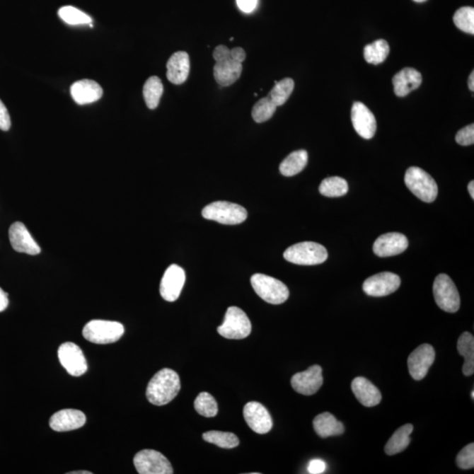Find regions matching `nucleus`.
Instances as JSON below:
<instances>
[{
  "instance_id": "43",
  "label": "nucleus",
  "mask_w": 474,
  "mask_h": 474,
  "mask_svg": "<svg viewBox=\"0 0 474 474\" xmlns=\"http://www.w3.org/2000/svg\"><path fill=\"white\" fill-rule=\"evenodd\" d=\"M237 6L244 13H251L256 8L258 0H236Z\"/></svg>"
},
{
  "instance_id": "23",
  "label": "nucleus",
  "mask_w": 474,
  "mask_h": 474,
  "mask_svg": "<svg viewBox=\"0 0 474 474\" xmlns=\"http://www.w3.org/2000/svg\"><path fill=\"white\" fill-rule=\"evenodd\" d=\"M422 76L420 72L413 68H405L393 76V85L398 97L407 96L412 91L417 90L422 85Z\"/></svg>"
},
{
  "instance_id": "41",
  "label": "nucleus",
  "mask_w": 474,
  "mask_h": 474,
  "mask_svg": "<svg viewBox=\"0 0 474 474\" xmlns=\"http://www.w3.org/2000/svg\"><path fill=\"white\" fill-rule=\"evenodd\" d=\"M215 62L224 61L231 58V50L227 46L219 45L215 47L213 53Z\"/></svg>"
},
{
  "instance_id": "38",
  "label": "nucleus",
  "mask_w": 474,
  "mask_h": 474,
  "mask_svg": "<svg viewBox=\"0 0 474 474\" xmlns=\"http://www.w3.org/2000/svg\"><path fill=\"white\" fill-rule=\"evenodd\" d=\"M459 468L468 470L474 468V444H470L459 452L457 457Z\"/></svg>"
},
{
  "instance_id": "26",
  "label": "nucleus",
  "mask_w": 474,
  "mask_h": 474,
  "mask_svg": "<svg viewBox=\"0 0 474 474\" xmlns=\"http://www.w3.org/2000/svg\"><path fill=\"white\" fill-rule=\"evenodd\" d=\"M414 427L412 424H406L397 429L386 444V453L392 456L406 450L410 446V435Z\"/></svg>"
},
{
  "instance_id": "12",
  "label": "nucleus",
  "mask_w": 474,
  "mask_h": 474,
  "mask_svg": "<svg viewBox=\"0 0 474 474\" xmlns=\"http://www.w3.org/2000/svg\"><path fill=\"white\" fill-rule=\"evenodd\" d=\"M435 359V349L432 345L424 344L419 346L407 359V366L411 377L415 381H422L424 378Z\"/></svg>"
},
{
  "instance_id": "49",
  "label": "nucleus",
  "mask_w": 474,
  "mask_h": 474,
  "mask_svg": "<svg viewBox=\"0 0 474 474\" xmlns=\"http://www.w3.org/2000/svg\"><path fill=\"white\" fill-rule=\"evenodd\" d=\"M415 2L422 3L427 1V0H414Z\"/></svg>"
},
{
  "instance_id": "19",
  "label": "nucleus",
  "mask_w": 474,
  "mask_h": 474,
  "mask_svg": "<svg viewBox=\"0 0 474 474\" xmlns=\"http://www.w3.org/2000/svg\"><path fill=\"white\" fill-rule=\"evenodd\" d=\"M86 422V415L82 411L69 408L54 413L50 418V426L54 432H64L80 429Z\"/></svg>"
},
{
  "instance_id": "22",
  "label": "nucleus",
  "mask_w": 474,
  "mask_h": 474,
  "mask_svg": "<svg viewBox=\"0 0 474 474\" xmlns=\"http://www.w3.org/2000/svg\"><path fill=\"white\" fill-rule=\"evenodd\" d=\"M352 389L359 402L364 406H377L381 402V393L373 383L364 377L353 379Z\"/></svg>"
},
{
  "instance_id": "36",
  "label": "nucleus",
  "mask_w": 474,
  "mask_h": 474,
  "mask_svg": "<svg viewBox=\"0 0 474 474\" xmlns=\"http://www.w3.org/2000/svg\"><path fill=\"white\" fill-rule=\"evenodd\" d=\"M277 107L268 97L262 98L255 104L253 112V118L255 122L262 123L267 122L275 114Z\"/></svg>"
},
{
  "instance_id": "30",
  "label": "nucleus",
  "mask_w": 474,
  "mask_h": 474,
  "mask_svg": "<svg viewBox=\"0 0 474 474\" xmlns=\"http://www.w3.org/2000/svg\"><path fill=\"white\" fill-rule=\"evenodd\" d=\"M389 45L385 40L379 39L364 47V56L367 63L378 65L388 57Z\"/></svg>"
},
{
  "instance_id": "2",
  "label": "nucleus",
  "mask_w": 474,
  "mask_h": 474,
  "mask_svg": "<svg viewBox=\"0 0 474 474\" xmlns=\"http://www.w3.org/2000/svg\"><path fill=\"white\" fill-rule=\"evenodd\" d=\"M405 184L413 195L427 203L433 202L439 193L435 180L419 167H410L406 171Z\"/></svg>"
},
{
  "instance_id": "46",
  "label": "nucleus",
  "mask_w": 474,
  "mask_h": 474,
  "mask_svg": "<svg viewBox=\"0 0 474 474\" xmlns=\"http://www.w3.org/2000/svg\"><path fill=\"white\" fill-rule=\"evenodd\" d=\"M468 86H469V89L473 92L474 91V72L473 71L471 73V75L469 76V80H468Z\"/></svg>"
},
{
  "instance_id": "17",
  "label": "nucleus",
  "mask_w": 474,
  "mask_h": 474,
  "mask_svg": "<svg viewBox=\"0 0 474 474\" xmlns=\"http://www.w3.org/2000/svg\"><path fill=\"white\" fill-rule=\"evenodd\" d=\"M9 240L17 253L35 256L41 253V248L28 231L23 222L16 221L9 229Z\"/></svg>"
},
{
  "instance_id": "8",
  "label": "nucleus",
  "mask_w": 474,
  "mask_h": 474,
  "mask_svg": "<svg viewBox=\"0 0 474 474\" xmlns=\"http://www.w3.org/2000/svg\"><path fill=\"white\" fill-rule=\"evenodd\" d=\"M433 294L436 304L448 313H456L461 308V297L455 284L449 276L439 274L433 284Z\"/></svg>"
},
{
  "instance_id": "32",
  "label": "nucleus",
  "mask_w": 474,
  "mask_h": 474,
  "mask_svg": "<svg viewBox=\"0 0 474 474\" xmlns=\"http://www.w3.org/2000/svg\"><path fill=\"white\" fill-rule=\"evenodd\" d=\"M294 88L293 79L287 78L275 81V86L268 94V98L277 108L284 105L291 96Z\"/></svg>"
},
{
  "instance_id": "37",
  "label": "nucleus",
  "mask_w": 474,
  "mask_h": 474,
  "mask_svg": "<svg viewBox=\"0 0 474 474\" xmlns=\"http://www.w3.org/2000/svg\"><path fill=\"white\" fill-rule=\"evenodd\" d=\"M456 27L461 31L474 35V9L473 7L466 6L458 9L453 17Z\"/></svg>"
},
{
  "instance_id": "39",
  "label": "nucleus",
  "mask_w": 474,
  "mask_h": 474,
  "mask_svg": "<svg viewBox=\"0 0 474 474\" xmlns=\"http://www.w3.org/2000/svg\"><path fill=\"white\" fill-rule=\"evenodd\" d=\"M456 141L462 146H469L474 144V125L466 126L464 129L459 130L456 136Z\"/></svg>"
},
{
  "instance_id": "11",
  "label": "nucleus",
  "mask_w": 474,
  "mask_h": 474,
  "mask_svg": "<svg viewBox=\"0 0 474 474\" xmlns=\"http://www.w3.org/2000/svg\"><path fill=\"white\" fill-rule=\"evenodd\" d=\"M400 283V277L395 273L381 272L366 279L363 290L369 296L383 297L395 293L399 289Z\"/></svg>"
},
{
  "instance_id": "44",
  "label": "nucleus",
  "mask_w": 474,
  "mask_h": 474,
  "mask_svg": "<svg viewBox=\"0 0 474 474\" xmlns=\"http://www.w3.org/2000/svg\"><path fill=\"white\" fill-rule=\"evenodd\" d=\"M231 59L242 64L243 62L245 60L246 58L245 51H244L243 47H234V49H232L231 50Z\"/></svg>"
},
{
  "instance_id": "10",
  "label": "nucleus",
  "mask_w": 474,
  "mask_h": 474,
  "mask_svg": "<svg viewBox=\"0 0 474 474\" xmlns=\"http://www.w3.org/2000/svg\"><path fill=\"white\" fill-rule=\"evenodd\" d=\"M58 359L71 376H81L88 369V364L82 349L73 342H64L60 346L58 349Z\"/></svg>"
},
{
  "instance_id": "42",
  "label": "nucleus",
  "mask_w": 474,
  "mask_h": 474,
  "mask_svg": "<svg viewBox=\"0 0 474 474\" xmlns=\"http://www.w3.org/2000/svg\"><path fill=\"white\" fill-rule=\"evenodd\" d=\"M326 464L322 459H313L309 462L308 471L311 474H320L325 472Z\"/></svg>"
},
{
  "instance_id": "7",
  "label": "nucleus",
  "mask_w": 474,
  "mask_h": 474,
  "mask_svg": "<svg viewBox=\"0 0 474 474\" xmlns=\"http://www.w3.org/2000/svg\"><path fill=\"white\" fill-rule=\"evenodd\" d=\"M251 323L249 317L242 309L237 307L229 308L226 312L224 323L218 327V333L227 339L246 338L251 333Z\"/></svg>"
},
{
  "instance_id": "40",
  "label": "nucleus",
  "mask_w": 474,
  "mask_h": 474,
  "mask_svg": "<svg viewBox=\"0 0 474 474\" xmlns=\"http://www.w3.org/2000/svg\"><path fill=\"white\" fill-rule=\"evenodd\" d=\"M11 127V118L8 111L4 105L3 102L0 100V129L3 131H8Z\"/></svg>"
},
{
  "instance_id": "27",
  "label": "nucleus",
  "mask_w": 474,
  "mask_h": 474,
  "mask_svg": "<svg viewBox=\"0 0 474 474\" xmlns=\"http://www.w3.org/2000/svg\"><path fill=\"white\" fill-rule=\"evenodd\" d=\"M308 154L304 149L291 152L284 161L280 163L279 170L284 176L293 177L300 173L308 165Z\"/></svg>"
},
{
  "instance_id": "13",
  "label": "nucleus",
  "mask_w": 474,
  "mask_h": 474,
  "mask_svg": "<svg viewBox=\"0 0 474 474\" xmlns=\"http://www.w3.org/2000/svg\"><path fill=\"white\" fill-rule=\"evenodd\" d=\"M185 282L184 269L177 265L169 266L160 284V294L163 300L169 302L177 301L183 289Z\"/></svg>"
},
{
  "instance_id": "20",
  "label": "nucleus",
  "mask_w": 474,
  "mask_h": 474,
  "mask_svg": "<svg viewBox=\"0 0 474 474\" xmlns=\"http://www.w3.org/2000/svg\"><path fill=\"white\" fill-rule=\"evenodd\" d=\"M71 94L76 104L86 105L100 100L103 96V89L93 80L83 79L73 83Z\"/></svg>"
},
{
  "instance_id": "9",
  "label": "nucleus",
  "mask_w": 474,
  "mask_h": 474,
  "mask_svg": "<svg viewBox=\"0 0 474 474\" xmlns=\"http://www.w3.org/2000/svg\"><path fill=\"white\" fill-rule=\"evenodd\" d=\"M134 465L140 474H173L170 462L161 452L142 450L134 456Z\"/></svg>"
},
{
  "instance_id": "5",
  "label": "nucleus",
  "mask_w": 474,
  "mask_h": 474,
  "mask_svg": "<svg viewBox=\"0 0 474 474\" xmlns=\"http://www.w3.org/2000/svg\"><path fill=\"white\" fill-rule=\"evenodd\" d=\"M250 282L258 296L270 304H282L289 298L286 284L272 277L257 273L251 277Z\"/></svg>"
},
{
  "instance_id": "29",
  "label": "nucleus",
  "mask_w": 474,
  "mask_h": 474,
  "mask_svg": "<svg viewBox=\"0 0 474 474\" xmlns=\"http://www.w3.org/2000/svg\"><path fill=\"white\" fill-rule=\"evenodd\" d=\"M163 93L162 80L158 76H153L147 79L144 86V98L146 105L149 109L158 107Z\"/></svg>"
},
{
  "instance_id": "31",
  "label": "nucleus",
  "mask_w": 474,
  "mask_h": 474,
  "mask_svg": "<svg viewBox=\"0 0 474 474\" xmlns=\"http://www.w3.org/2000/svg\"><path fill=\"white\" fill-rule=\"evenodd\" d=\"M348 191L347 182L340 177L327 178L323 180L319 187L320 195L330 198L344 196Z\"/></svg>"
},
{
  "instance_id": "14",
  "label": "nucleus",
  "mask_w": 474,
  "mask_h": 474,
  "mask_svg": "<svg viewBox=\"0 0 474 474\" xmlns=\"http://www.w3.org/2000/svg\"><path fill=\"white\" fill-rule=\"evenodd\" d=\"M293 388L301 395H313L323 384V369L318 364L294 374L291 379Z\"/></svg>"
},
{
  "instance_id": "1",
  "label": "nucleus",
  "mask_w": 474,
  "mask_h": 474,
  "mask_svg": "<svg viewBox=\"0 0 474 474\" xmlns=\"http://www.w3.org/2000/svg\"><path fill=\"white\" fill-rule=\"evenodd\" d=\"M180 388V378L176 371L165 368L151 379L146 390V396L151 404L163 406L178 395Z\"/></svg>"
},
{
  "instance_id": "35",
  "label": "nucleus",
  "mask_w": 474,
  "mask_h": 474,
  "mask_svg": "<svg viewBox=\"0 0 474 474\" xmlns=\"http://www.w3.org/2000/svg\"><path fill=\"white\" fill-rule=\"evenodd\" d=\"M58 14H59L61 19L69 25L89 24L92 25V19H91V17L74 6H67L62 7L58 11Z\"/></svg>"
},
{
  "instance_id": "4",
  "label": "nucleus",
  "mask_w": 474,
  "mask_h": 474,
  "mask_svg": "<svg viewBox=\"0 0 474 474\" xmlns=\"http://www.w3.org/2000/svg\"><path fill=\"white\" fill-rule=\"evenodd\" d=\"M284 258L295 265H316L323 264L327 260L328 251L322 244L313 242L299 243L284 251Z\"/></svg>"
},
{
  "instance_id": "18",
  "label": "nucleus",
  "mask_w": 474,
  "mask_h": 474,
  "mask_svg": "<svg viewBox=\"0 0 474 474\" xmlns=\"http://www.w3.org/2000/svg\"><path fill=\"white\" fill-rule=\"evenodd\" d=\"M408 241L400 233H388L378 237L374 244V253L379 258L396 256L407 249Z\"/></svg>"
},
{
  "instance_id": "34",
  "label": "nucleus",
  "mask_w": 474,
  "mask_h": 474,
  "mask_svg": "<svg viewBox=\"0 0 474 474\" xmlns=\"http://www.w3.org/2000/svg\"><path fill=\"white\" fill-rule=\"evenodd\" d=\"M195 410L205 417H214L218 414L216 400L210 393H200L195 400Z\"/></svg>"
},
{
  "instance_id": "16",
  "label": "nucleus",
  "mask_w": 474,
  "mask_h": 474,
  "mask_svg": "<svg viewBox=\"0 0 474 474\" xmlns=\"http://www.w3.org/2000/svg\"><path fill=\"white\" fill-rule=\"evenodd\" d=\"M243 417L254 432L266 434L272 428V419L264 405L257 402L247 403L243 407Z\"/></svg>"
},
{
  "instance_id": "25",
  "label": "nucleus",
  "mask_w": 474,
  "mask_h": 474,
  "mask_svg": "<svg viewBox=\"0 0 474 474\" xmlns=\"http://www.w3.org/2000/svg\"><path fill=\"white\" fill-rule=\"evenodd\" d=\"M313 429L317 435L323 439L333 436H340L345 432V427L341 422L330 413L320 414L313 419Z\"/></svg>"
},
{
  "instance_id": "15",
  "label": "nucleus",
  "mask_w": 474,
  "mask_h": 474,
  "mask_svg": "<svg viewBox=\"0 0 474 474\" xmlns=\"http://www.w3.org/2000/svg\"><path fill=\"white\" fill-rule=\"evenodd\" d=\"M352 122L356 132L364 139H371L377 130V122L370 109L362 102H355L352 109Z\"/></svg>"
},
{
  "instance_id": "47",
  "label": "nucleus",
  "mask_w": 474,
  "mask_h": 474,
  "mask_svg": "<svg viewBox=\"0 0 474 474\" xmlns=\"http://www.w3.org/2000/svg\"><path fill=\"white\" fill-rule=\"evenodd\" d=\"M468 192L470 193V195H471L472 199H474V182L471 181L470 182L468 185Z\"/></svg>"
},
{
  "instance_id": "6",
  "label": "nucleus",
  "mask_w": 474,
  "mask_h": 474,
  "mask_svg": "<svg viewBox=\"0 0 474 474\" xmlns=\"http://www.w3.org/2000/svg\"><path fill=\"white\" fill-rule=\"evenodd\" d=\"M202 216L225 225H236L246 220L245 209L237 204L228 202H215L204 207Z\"/></svg>"
},
{
  "instance_id": "24",
  "label": "nucleus",
  "mask_w": 474,
  "mask_h": 474,
  "mask_svg": "<svg viewBox=\"0 0 474 474\" xmlns=\"http://www.w3.org/2000/svg\"><path fill=\"white\" fill-rule=\"evenodd\" d=\"M242 71V64L231 58L216 62L214 67V79L221 86H229L239 79Z\"/></svg>"
},
{
  "instance_id": "21",
  "label": "nucleus",
  "mask_w": 474,
  "mask_h": 474,
  "mask_svg": "<svg viewBox=\"0 0 474 474\" xmlns=\"http://www.w3.org/2000/svg\"><path fill=\"white\" fill-rule=\"evenodd\" d=\"M167 79L174 85L187 81L190 72V58L185 51H178L167 63Z\"/></svg>"
},
{
  "instance_id": "3",
  "label": "nucleus",
  "mask_w": 474,
  "mask_h": 474,
  "mask_svg": "<svg viewBox=\"0 0 474 474\" xmlns=\"http://www.w3.org/2000/svg\"><path fill=\"white\" fill-rule=\"evenodd\" d=\"M125 329L122 323L112 320H93L83 329V337L96 345L112 344L120 340Z\"/></svg>"
},
{
  "instance_id": "28",
  "label": "nucleus",
  "mask_w": 474,
  "mask_h": 474,
  "mask_svg": "<svg viewBox=\"0 0 474 474\" xmlns=\"http://www.w3.org/2000/svg\"><path fill=\"white\" fill-rule=\"evenodd\" d=\"M458 351L465 359L463 374L466 376H471L474 373V337L471 333L465 332L459 337Z\"/></svg>"
},
{
  "instance_id": "50",
  "label": "nucleus",
  "mask_w": 474,
  "mask_h": 474,
  "mask_svg": "<svg viewBox=\"0 0 474 474\" xmlns=\"http://www.w3.org/2000/svg\"><path fill=\"white\" fill-rule=\"evenodd\" d=\"M472 399H474V391L472 392Z\"/></svg>"
},
{
  "instance_id": "48",
  "label": "nucleus",
  "mask_w": 474,
  "mask_h": 474,
  "mask_svg": "<svg viewBox=\"0 0 474 474\" xmlns=\"http://www.w3.org/2000/svg\"><path fill=\"white\" fill-rule=\"evenodd\" d=\"M69 474H92V473L88 472V471H79V472H71L69 473Z\"/></svg>"
},
{
  "instance_id": "33",
  "label": "nucleus",
  "mask_w": 474,
  "mask_h": 474,
  "mask_svg": "<svg viewBox=\"0 0 474 474\" xmlns=\"http://www.w3.org/2000/svg\"><path fill=\"white\" fill-rule=\"evenodd\" d=\"M203 439L224 449H233L239 446V439L234 433L212 430L203 434Z\"/></svg>"
},
{
  "instance_id": "45",
  "label": "nucleus",
  "mask_w": 474,
  "mask_h": 474,
  "mask_svg": "<svg viewBox=\"0 0 474 474\" xmlns=\"http://www.w3.org/2000/svg\"><path fill=\"white\" fill-rule=\"evenodd\" d=\"M8 304V294L4 291L2 288H0V312L5 311Z\"/></svg>"
}]
</instances>
